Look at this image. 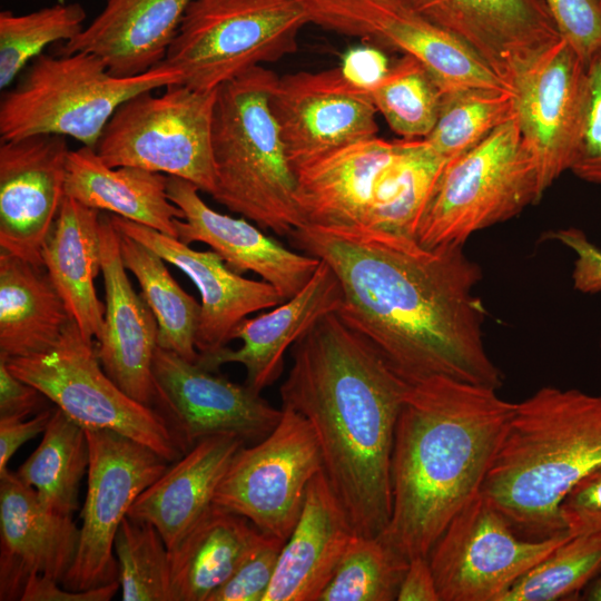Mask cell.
Returning <instances> with one entry per match:
<instances>
[{
	"instance_id": "1",
	"label": "cell",
	"mask_w": 601,
	"mask_h": 601,
	"mask_svg": "<svg viewBox=\"0 0 601 601\" xmlns=\"http://www.w3.org/2000/svg\"><path fill=\"white\" fill-rule=\"evenodd\" d=\"M293 245L335 273L338 316L410 383L432 376L492 387L502 373L483 341L477 264L463 246L428 248L414 237L367 227L303 225Z\"/></svg>"
},
{
	"instance_id": "2",
	"label": "cell",
	"mask_w": 601,
	"mask_h": 601,
	"mask_svg": "<svg viewBox=\"0 0 601 601\" xmlns=\"http://www.w3.org/2000/svg\"><path fill=\"white\" fill-rule=\"evenodd\" d=\"M290 353L282 407L311 424L355 532L378 536L391 516L395 428L411 383L337 313L315 323Z\"/></svg>"
},
{
	"instance_id": "3",
	"label": "cell",
	"mask_w": 601,
	"mask_h": 601,
	"mask_svg": "<svg viewBox=\"0 0 601 601\" xmlns=\"http://www.w3.org/2000/svg\"><path fill=\"white\" fill-rule=\"evenodd\" d=\"M496 391L445 376L410 384L395 428L391 516L378 535L404 562L428 556L481 492L515 408Z\"/></svg>"
},
{
	"instance_id": "4",
	"label": "cell",
	"mask_w": 601,
	"mask_h": 601,
	"mask_svg": "<svg viewBox=\"0 0 601 601\" xmlns=\"http://www.w3.org/2000/svg\"><path fill=\"white\" fill-rule=\"evenodd\" d=\"M601 467V395L544 386L515 408L481 493L519 534L540 540L568 531L565 494Z\"/></svg>"
},
{
	"instance_id": "5",
	"label": "cell",
	"mask_w": 601,
	"mask_h": 601,
	"mask_svg": "<svg viewBox=\"0 0 601 601\" xmlns=\"http://www.w3.org/2000/svg\"><path fill=\"white\" fill-rule=\"evenodd\" d=\"M278 76L254 67L216 89L214 199L262 229L289 237L304 225L297 178L270 107Z\"/></svg>"
},
{
	"instance_id": "6",
	"label": "cell",
	"mask_w": 601,
	"mask_h": 601,
	"mask_svg": "<svg viewBox=\"0 0 601 601\" xmlns=\"http://www.w3.org/2000/svg\"><path fill=\"white\" fill-rule=\"evenodd\" d=\"M181 83L178 71L164 61L132 77L112 75L95 53H41L21 72L0 100V138L32 135L71 137L96 149L120 105L144 91Z\"/></svg>"
},
{
	"instance_id": "7",
	"label": "cell",
	"mask_w": 601,
	"mask_h": 601,
	"mask_svg": "<svg viewBox=\"0 0 601 601\" xmlns=\"http://www.w3.org/2000/svg\"><path fill=\"white\" fill-rule=\"evenodd\" d=\"M542 196L535 161L514 118L447 160L416 228L423 246H463L474 233L520 214Z\"/></svg>"
},
{
	"instance_id": "8",
	"label": "cell",
	"mask_w": 601,
	"mask_h": 601,
	"mask_svg": "<svg viewBox=\"0 0 601 601\" xmlns=\"http://www.w3.org/2000/svg\"><path fill=\"white\" fill-rule=\"evenodd\" d=\"M307 23L299 0H193L164 62L178 71L183 85L215 90L295 52Z\"/></svg>"
},
{
	"instance_id": "9",
	"label": "cell",
	"mask_w": 601,
	"mask_h": 601,
	"mask_svg": "<svg viewBox=\"0 0 601 601\" xmlns=\"http://www.w3.org/2000/svg\"><path fill=\"white\" fill-rule=\"evenodd\" d=\"M138 93L118 107L96 151L110 167L131 166L185 179L214 195L213 117L216 89L183 83Z\"/></svg>"
},
{
	"instance_id": "10",
	"label": "cell",
	"mask_w": 601,
	"mask_h": 601,
	"mask_svg": "<svg viewBox=\"0 0 601 601\" xmlns=\"http://www.w3.org/2000/svg\"><path fill=\"white\" fill-rule=\"evenodd\" d=\"M3 359L16 376L37 387L85 430L117 432L170 463L185 454L165 416L129 396L107 375L93 341L83 336L73 319L48 351Z\"/></svg>"
},
{
	"instance_id": "11",
	"label": "cell",
	"mask_w": 601,
	"mask_h": 601,
	"mask_svg": "<svg viewBox=\"0 0 601 601\" xmlns=\"http://www.w3.org/2000/svg\"><path fill=\"white\" fill-rule=\"evenodd\" d=\"M282 410L278 424L266 437L253 446L243 445L234 455L213 503L286 542L323 461L311 424L294 410Z\"/></svg>"
},
{
	"instance_id": "12",
	"label": "cell",
	"mask_w": 601,
	"mask_h": 601,
	"mask_svg": "<svg viewBox=\"0 0 601 601\" xmlns=\"http://www.w3.org/2000/svg\"><path fill=\"white\" fill-rule=\"evenodd\" d=\"M564 531L526 539L481 492L450 522L428 561L441 601H502L511 587L556 546Z\"/></svg>"
},
{
	"instance_id": "13",
	"label": "cell",
	"mask_w": 601,
	"mask_h": 601,
	"mask_svg": "<svg viewBox=\"0 0 601 601\" xmlns=\"http://www.w3.org/2000/svg\"><path fill=\"white\" fill-rule=\"evenodd\" d=\"M90 461L75 561L61 584L81 591L118 581L114 543L139 494L168 467L150 447L110 430H86Z\"/></svg>"
},
{
	"instance_id": "14",
	"label": "cell",
	"mask_w": 601,
	"mask_h": 601,
	"mask_svg": "<svg viewBox=\"0 0 601 601\" xmlns=\"http://www.w3.org/2000/svg\"><path fill=\"white\" fill-rule=\"evenodd\" d=\"M155 405L184 453L200 440L231 434L258 442L278 424L275 408L246 384L231 382L169 349L157 347L152 365Z\"/></svg>"
},
{
	"instance_id": "15",
	"label": "cell",
	"mask_w": 601,
	"mask_h": 601,
	"mask_svg": "<svg viewBox=\"0 0 601 601\" xmlns=\"http://www.w3.org/2000/svg\"><path fill=\"white\" fill-rule=\"evenodd\" d=\"M270 107L295 173L341 147L377 137L370 91L351 83L338 67L278 77Z\"/></svg>"
},
{
	"instance_id": "16",
	"label": "cell",
	"mask_w": 601,
	"mask_h": 601,
	"mask_svg": "<svg viewBox=\"0 0 601 601\" xmlns=\"http://www.w3.org/2000/svg\"><path fill=\"white\" fill-rule=\"evenodd\" d=\"M585 62L561 38L514 83L515 119L531 152L541 196L570 170L581 132Z\"/></svg>"
},
{
	"instance_id": "17",
	"label": "cell",
	"mask_w": 601,
	"mask_h": 601,
	"mask_svg": "<svg viewBox=\"0 0 601 601\" xmlns=\"http://www.w3.org/2000/svg\"><path fill=\"white\" fill-rule=\"evenodd\" d=\"M66 138L43 134L0 144V249L37 266L66 197Z\"/></svg>"
},
{
	"instance_id": "18",
	"label": "cell",
	"mask_w": 601,
	"mask_h": 601,
	"mask_svg": "<svg viewBox=\"0 0 601 601\" xmlns=\"http://www.w3.org/2000/svg\"><path fill=\"white\" fill-rule=\"evenodd\" d=\"M467 45L513 92L519 76L562 37L544 0H410Z\"/></svg>"
},
{
	"instance_id": "19",
	"label": "cell",
	"mask_w": 601,
	"mask_h": 601,
	"mask_svg": "<svg viewBox=\"0 0 601 601\" xmlns=\"http://www.w3.org/2000/svg\"><path fill=\"white\" fill-rule=\"evenodd\" d=\"M110 218L119 233L152 249L196 285L201 297L196 333L199 354H211L225 347L236 326L249 314L284 302L273 285L236 274L214 250H196L150 227L114 214Z\"/></svg>"
},
{
	"instance_id": "20",
	"label": "cell",
	"mask_w": 601,
	"mask_h": 601,
	"mask_svg": "<svg viewBox=\"0 0 601 601\" xmlns=\"http://www.w3.org/2000/svg\"><path fill=\"white\" fill-rule=\"evenodd\" d=\"M100 267L106 311L97 355L107 375L136 401L155 405L152 365L158 324L141 294L134 289L120 253V235L110 214L100 215Z\"/></svg>"
},
{
	"instance_id": "21",
	"label": "cell",
	"mask_w": 601,
	"mask_h": 601,
	"mask_svg": "<svg viewBox=\"0 0 601 601\" xmlns=\"http://www.w3.org/2000/svg\"><path fill=\"white\" fill-rule=\"evenodd\" d=\"M167 193L184 213L176 220L178 239L204 243L236 274L253 272L273 285L284 300L298 293L314 275L319 258L297 253L267 236L246 218L210 208L191 183L168 176Z\"/></svg>"
},
{
	"instance_id": "22",
	"label": "cell",
	"mask_w": 601,
	"mask_h": 601,
	"mask_svg": "<svg viewBox=\"0 0 601 601\" xmlns=\"http://www.w3.org/2000/svg\"><path fill=\"white\" fill-rule=\"evenodd\" d=\"M79 536L72 515L45 510L35 489L8 470L0 476V600H20L35 575L62 582Z\"/></svg>"
},
{
	"instance_id": "23",
	"label": "cell",
	"mask_w": 601,
	"mask_h": 601,
	"mask_svg": "<svg viewBox=\"0 0 601 601\" xmlns=\"http://www.w3.org/2000/svg\"><path fill=\"white\" fill-rule=\"evenodd\" d=\"M319 260L298 293L236 326L231 339H240L239 348L225 346L211 354H199L197 363L209 371L238 363L246 371L245 384L258 393L274 384L283 373L287 349L321 318L337 313L342 306L341 284L333 269Z\"/></svg>"
},
{
	"instance_id": "24",
	"label": "cell",
	"mask_w": 601,
	"mask_h": 601,
	"mask_svg": "<svg viewBox=\"0 0 601 601\" xmlns=\"http://www.w3.org/2000/svg\"><path fill=\"white\" fill-rule=\"evenodd\" d=\"M356 534L322 469L307 487L263 601H318Z\"/></svg>"
},
{
	"instance_id": "25",
	"label": "cell",
	"mask_w": 601,
	"mask_h": 601,
	"mask_svg": "<svg viewBox=\"0 0 601 601\" xmlns=\"http://www.w3.org/2000/svg\"><path fill=\"white\" fill-rule=\"evenodd\" d=\"M396 140L380 137L341 147L296 171L304 225L363 227Z\"/></svg>"
},
{
	"instance_id": "26",
	"label": "cell",
	"mask_w": 601,
	"mask_h": 601,
	"mask_svg": "<svg viewBox=\"0 0 601 601\" xmlns=\"http://www.w3.org/2000/svg\"><path fill=\"white\" fill-rule=\"evenodd\" d=\"M193 0H106L101 11L58 55L100 57L108 70L132 77L164 61Z\"/></svg>"
},
{
	"instance_id": "27",
	"label": "cell",
	"mask_w": 601,
	"mask_h": 601,
	"mask_svg": "<svg viewBox=\"0 0 601 601\" xmlns=\"http://www.w3.org/2000/svg\"><path fill=\"white\" fill-rule=\"evenodd\" d=\"M245 443L231 434L200 440L139 494L128 516L151 523L171 549L213 504L226 469Z\"/></svg>"
},
{
	"instance_id": "28",
	"label": "cell",
	"mask_w": 601,
	"mask_h": 601,
	"mask_svg": "<svg viewBox=\"0 0 601 601\" xmlns=\"http://www.w3.org/2000/svg\"><path fill=\"white\" fill-rule=\"evenodd\" d=\"M168 176L147 169L106 165L95 148L70 150L65 193L82 205L108 211L178 238L181 209L167 193Z\"/></svg>"
},
{
	"instance_id": "29",
	"label": "cell",
	"mask_w": 601,
	"mask_h": 601,
	"mask_svg": "<svg viewBox=\"0 0 601 601\" xmlns=\"http://www.w3.org/2000/svg\"><path fill=\"white\" fill-rule=\"evenodd\" d=\"M43 267L83 336L98 341L106 306L97 296L100 211L66 196L42 247Z\"/></svg>"
},
{
	"instance_id": "30",
	"label": "cell",
	"mask_w": 601,
	"mask_h": 601,
	"mask_svg": "<svg viewBox=\"0 0 601 601\" xmlns=\"http://www.w3.org/2000/svg\"><path fill=\"white\" fill-rule=\"evenodd\" d=\"M71 321L46 268L0 249V357L48 351Z\"/></svg>"
},
{
	"instance_id": "31",
	"label": "cell",
	"mask_w": 601,
	"mask_h": 601,
	"mask_svg": "<svg viewBox=\"0 0 601 601\" xmlns=\"http://www.w3.org/2000/svg\"><path fill=\"white\" fill-rule=\"evenodd\" d=\"M259 534L246 518L213 503L168 549L173 601H208Z\"/></svg>"
},
{
	"instance_id": "32",
	"label": "cell",
	"mask_w": 601,
	"mask_h": 601,
	"mask_svg": "<svg viewBox=\"0 0 601 601\" xmlns=\"http://www.w3.org/2000/svg\"><path fill=\"white\" fill-rule=\"evenodd\" d=\"M374 43L415 58L442 92L465 87L509 89L467 45L412 11L390 16Z\"/></svg>"
},
{
	"instance_id": "33",
	"label": "cell",
	"mask_w": 601,
	"mask_h": 601,
	"mask_svg": "<svg viewBox=\"0 0 601 601\" xmlns=\"http://www.w3.org/2000/svg\"><path fill=\"white\" fill-rule=\"evenodd\" d=\"M364 227L415 238L422 214L447 160L424 138L396 140Z\"/></svg>"
},
{
	"instance_id": "34",
	"label": "cell",
	"mask_w": 601,
	"mask_h": 601,
	"mask_svg": "<svg viewBox=\"0 0 601 601\" xmlns=\"http://www.w3.org/2000/svg\"><path fill=\"white\" fill-rule=\"evenodd\" d=\"M89 461L86 430L56 406L39 446L16 474L35 489L45 510L72 515Z\"/></svg>"
},
{
	"instance_id": "35",
	"label": "cell",
	"mask_w": 601,
	"mask_h": 601,
	"mask_svg": "<svg viewBox=\"0 0 601 601\" xmlns=\"http://www.w3.org/2000/svg\"><path fill=\"white\" fill-rule=\"evenodd\" d=\"M125 267L134 274L158 324V346L197 362L200 305L169 273L167 262L140 242L119 233Z\"/></svg>"
},
{
	"instance_id": "36",
	"label": "cell",
	"mask_w": 601,
	"mask_h": 601,
	"mask_svg": "<svg viewBox=\"0 0 601 601\" xmlns=\"http://www.w3.org/2000/svg\"><path fill=\"white\" fill-rule=\"evenodd\" d=\"M515 117L509 89L465 87L443 92L437 120L424 138L445 160L472 149Z\"/></svg>"
},
{
	"instance_id": "37",
	"label": "cell",
	"mask_w": 601,
	"mask_h": 601,
	"mask_svg": "<svg viewBox=\"0 0 601 601\" xmlns=\"http://www.w3.org/2000/svg\"><path fill=\"white\" fill-rule=\"evenodd\" d=\"M87 18L78 2H58L28 13L0 12V88L4 89L43 49L67 42L83 29Z\"/></svg>"
},
{
	"instance_id": "38",
	"label": "cell",
	"mask_w": 601,
	"mask_h": 601,
	"mask_svg": "<svg viewBox=\"0 0 601 601\" xmlns=\"http://www.w3.org/2000/svg\"><path fill=\"white\" fill-rule=\"evenodd\" d=\"M390 128L403 139L425 138L440 112L443 92L430 72L403 55L370 92Z\"/></svg>"
},
{
	"instance_id": "39",
	"label": "cell",
	"mask_w": 601,
	"mask_h": 601,
	"mask_svg": "<svg viewBox=\"0 0 601 601\" xmlns=\"http://www.w3.org/2000/svg\"><path fill=\"white\" fill-rule=\"evenodd\" d=\"M600 569L601 533L572 535L521 577L502 601L571 599Z\"/></svg>"
},
{
	"instance_id": "40",
	"label": "cell",
	"mask_w": 601,
	"mask_h": 601,
	"mask_svg": "<svg viewBox=\"0 0 601 601\" xmlns=\"http://www.w3.org/2000/svg\"><path fill=\"white\" fill-rule=\"evenodd\" d=\"M407 563L378 536L356 534L318 601H393Z\"/></svg>"
},
{
	"instance_id": "41",
	"label": "cell",
	"mask_w": 601,
	"mask_h": 601,
	"mask_svg": "<svg viewBox=\"0 0 601 601\" xmlns=\"http://www.w3.org/2000/svg\"><path fill=\"white\" fill-rule=\"evenodd\" d=\"M114 551L124 601H173L168 548L149 522L121 521Z\"/></svg>"
},
{
	"instance_id": "42",
	"label": "cell",
	"mask_w": 601,
	"mask_h": 601,
	"mask_svg": "<svg viewBox=\"0 0 601 601\" xmlns=\"http://www.w3.org/2000/svg\"><path fill=\"white\" fill-rule=\"evenodd\" d=\"M309 23L373 43L392 14L412 11L410 0H299ZM413 12V11H412Z\"/></svg>"
},
{
	"instance_id": "43",
	"label": "cell",
	"mask_w": 601,
	"mask_h": 601,
	"mask_svg": "<svg viewBox=\"0 0 601 601\" xmlns=\"http://www.w3.org/2000/svg\"><path fill=\"white\" fill-rule=\"evenodd\" d=\"M285 541L260 532L229 579L208 601H263Z\"/></svg>"
},
{
	"instance_id": "44",
	"label": "cell",
	"mask_w": 601,
	"mask_h": 601,
	"mask_svg": "<svg viewBox=\"0 0 601 601\" xmlns=\"http://www.w3.org/2000/svg\"><path fill=\"white\" fill-rule=\"evenodd\" d=\"M585 99L581 132L570 170L601 185V48L585 63Z\"/></svg>"
},
{
	"instance_id": "45",
	"label": "cell",
	"mask_w": 601,
	"mask_h": 601,
	"mask_svg": "<svg viewBox=\"0 0 601 601\" xmlns=\"http://www.w3.org/2000/svg\"><path fill=\"white\" fill-rule=\"evenodd\" d=\"M561 37L583 62L601 48V4L598 0H544Z\"/></svg>"
},
{
	"instance_id": "46",
	"label": "cell",
	"mask_w": 601,
	"mask_h": 601,
	"mask_svg": "<svg viewBox=\"0 0 601 601\" xmlns=\"http://www.w3.org/2000/svg\"><path fill=\"white\" fill-rule=\"evenodd\" d=\"M559 513L572 535L601 533V467L584 476L565 494Z\"/></svg>"
},
{
	"instance_id": "47",
	"label": "cell",
	"mask_w": 601,
	"mask_h": 601,
	"mask_svg": "<svg viewBox=\"0 0 601 601\" xmlns=\"http://www.w3.org/2000/svg\"><path fill=\"white\" fill-rule=\"evenodd\" d=\"M548 236L570 248L574 255L573 286L583 294L601 293V248L579 228L568 227L549 231Z\"/></svg>"
},
{
	"instance_id": "48",
	"label": "cell",
	"mask_w": 601,
	"mask_h": 601,
	"mask_svg": "<svg viewBox=\"0 0 601 601\" xmlns=\"http://www.w3.org/2000/svg\"><path fill=\"white\" fill-rule=\"evenodd\" d=\"M338 68L351 83L371 92L386 77L391 65L378 47L361 45L344 52Z\"/></svg>"
},
{
	"instance_id": "49",
	"label": "cell",
	"mask_w": 601,
	"mask_h": 601,
	"mask_svg": "<svg viewBox=\"0 0 601 601\" xmlns=\"http://www.w3.org/2000/svg\"><path fill=\"white\" fill-rule=\"evenodd\" d=\"M46 398L37 387L16 376L0 357V418H26L36 410L41 411Z\"/></svg>"
},
{
	"instance_id": "50",
	"label": "cell",
	"mask_w": 601,
	"mask_h": 601,
	"mask_svg": "<svg viewBox=\"0 0 601 601\" xmlns=\"http://www.w3.org/2000/svg\"><path fill=\"white\" fill-rule=\"evenodd\" d=\"M120 588L119 581H115L89 590H70L62 587L61 582L41 577H31L22 591L21 601H109Z\"/></svg>"
},
{
	"instance_id": "51",
	"label": "cell",
	"mask_w": 601,
	"mask_h": 601,
	"mask_svg": "<svg viewBox=\"0 0 601 601\" xmlns=\"http://www.w3.org/2000/svg\"><path fill=\"white\" fill-rule=\"evenodd\" d=\"M55 407L39 411L32 418H0V476L9 469L8 463L18 449L29 440L43 433Z\"/></svg>"
},
{
	"instance_id": "52",
	"label": "cell",
	"mask_w": 601,
	"mask_h": 601,
	"mask_svg": "<svg viewBox=\"0 0 601 601\" xmlns=\"http://www.w3.org/2000/svg\"><path fill=\"white\" fill-rule=\"evenodd\" d=\"M396 600L441 601L427 556H416L408 561L400 583Z\"/></svg>"
},
{
	"instance_id": "53",
	"label": "cell",
	"mask_w": 601,
	"mask_h": 601,
	"mask_svg": "<svg viewBox=\"0 0 601 601\" xmlns=\"http://www.w3.org/2000/svg\"><path fill=\"white\" fill-rule=\"evenodd\" d=\"M581 599L601 601V569L584 588Z\"/></svg>"
},
{
	"instance_id": "54",
	"label": "cell",
	"mask_w": 601,
	"mask_h": 601,
	"mask_svg": "<svg viewBox=\"0 0 601 601\" xmlns=\"http://www.w3.org/2000/svg\"><path fill=\"white\" fill-rule=\"evenodd\" d=\"M58 2H65V0H58Z\"/></svg>"
},
{
	"instance_id": "55",
	"label": "cell",
	"mask_w": 601,
	"mask_h": 601,
	"mask_svg": "<svg viewBox=\"0 0 601 601\" xmlns=\"http://www.w3.org/2000/svg\"><path fill=\"white\" fill-rule=\"evenodd\" d=\"M598 1H599V3L601 4V0H598Z\"/></svg>"
},
{
	"instance_id": "56",
	"label": "cell",
	"mask_w": 601,
	"mask_h": 601,
	"mask_svg": "<svg viewBox=\"0 0 601 601\" xmlns=\"http://www.w3.org/2000/svg\"><path fill=\"white\" fill-rule=\"evenodd\" d=\"M600 346H601V342H600Z\"/></svg>"
}]
</instances>
